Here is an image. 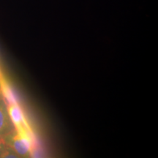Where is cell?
<instances>
[{"label": "cell", "mask_w": 158, "mask_h": 158, "mask_svg": "<svg viewBox=\"0 0 158 158\" xmlns=\"http://www.w3.org/2000/svg\"><path fill=\"white\" fill-rule=\"evenodd\" d=\"M3 140L6 146L11 148L19 157H32L35 147L32 131L14 128Z\"/></svg>", "instance_id": "cell-1"}, {"label": "cell", "mask_w": 158, "mask_h": 158, "mask_svg": "<svg viewBox=\"0 0 158 158\" xmlns=\"http://www.w3.org/2000/svg\"><path fill=\"white\" fill-rule=\"evenodd\" d=\"M10 117L16 130H26L31 131L30 126L26 120L22 110L17 102L7 105Z\"/></svg>", "instance_id": "cell-2"}, {"label": "cell", "mask_w": 158, "mask_h": 158, "mask_svg": "<svg viewBox=\"0 0 158 158\" xmlns=\"http://www.w3.org/2000/svg\"><path fill=\"white\" fill-rule=\"evenodd\" d=\"M15 127L10 117L7 105L3 98L0 99V138H3Z\"/></svg>", "instance_id": "cell-3"}, {"label": "cell", "mask_w": 158, "mask_h": 158, "mask_svg": "<svg viewBox=\"0 0 158 158\" xmlns=\"http://www.w3.org/2000/svg\"><path fill=\"white\" fill-rule=\"evenodd\" d=\"M0 157H19V155H17L16 153L13 151L11 148H10L7 146H6L5 149L3 150V152H2L1 155H0Z\"/></svg>", "instance_id": "cell-4"}, {"label": "cell", "mask_w": 158, "mask_h": 158, "mask_svg": "<svg viewBox=\"0 0 158 158\" xmlns=\"http://www.w3.org/2000/svg\"><path fill=\"white\" fill-rule=\"evenodd\" d=\"M5 78L2 74L1 70H0V99L3 98V94H2V89H3V84L4 81H5Z\"/></svg>", "instance_id": "cell-5"}, {"label": "cell", "mask_w": 158, "mask_h": 158, "mask_svg": "<svg viewBox=\"0 0 158 158\" xmlns=\"http://www.w3.org/2000/svg\"><path fill=\"white\" fill-rule=\"evenodd\" d=\"M5 147H6V144L5 143V141H4L3 138H0V155H1V154L3 152V150L5 149Z\"/></svg>", "instance_id": "cell-6"}]
</instances>
